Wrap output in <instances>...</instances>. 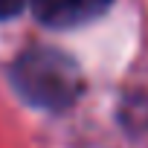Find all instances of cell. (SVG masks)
Segmentation results:
<instances>
[{
	"label": "cell",
	"mask_w": 148,
	"mask_h": 148,
	"mask_svg": "<svg viewBox=\"0 0 148 148\" xmlns=\"http://www.w3.org/2000/svg\"><path fill=\"white\" fill-rule=\"evenodd\" d=\"M12 84L29 105L44 110H64L84 90L79 64L47 47H35L12 64Z\"/></svg>",
	"instance_id": "obj_1"
},
{
	"label": "cell",
	"mask_w": 148,
	"mask_h": 148,
	"mask_svg": "<svg viewBox=\"0 0 148 148\" xmlns=\"http://www.w3.org/2000/svg\"><path fill=\"white\" fill-rule=\"evenodd\" d=\"M110 3L113 0H29L35 18L55 29H70V26L96 21L110 9Z\"/></svg>",
	"instance_id": "obj_2"
},
{
	"label": "cell",
	"mask_w": 148,
	"mask_h": 148,
	"mask_svg": "<svg viewBox=\"0 0 148 148\" xmlns=\"http://www.w3.org/2000/svg\"><path fill=\"white\" fill-rule=\"evenodd\" d=\"M26 6H29V0H0V21L21 15Z\"/></svg>",
	"instance_id": "obj_3"
}]
</instances>
